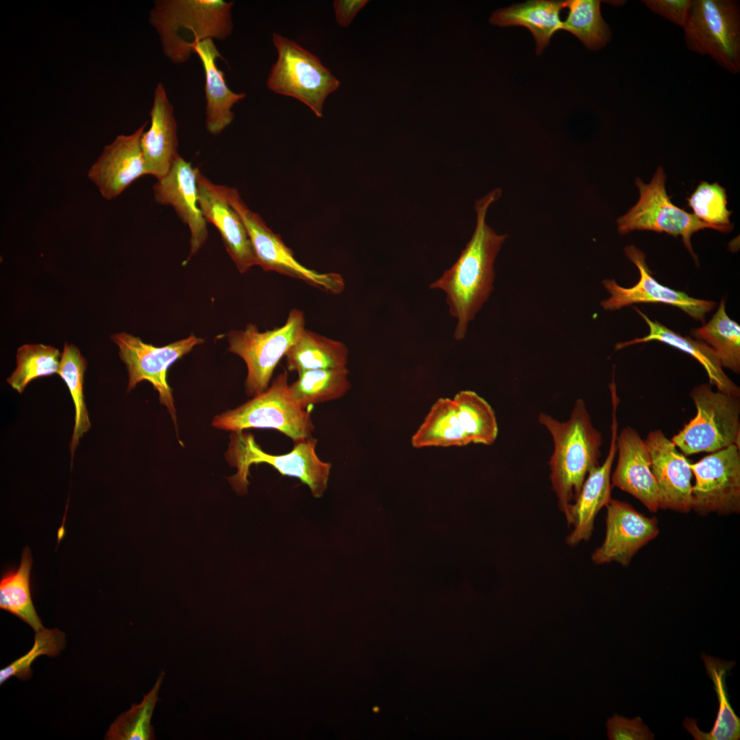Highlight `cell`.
<instances>
[{"label": "cell", "mask_w": 740, "mask_h": 740, "mask_svg": "<svg viewBox=\"0 0 740 740\" xmlns=\"http://www.w3.org/2000/svg\"><path fill=\"white\" fill-rule=\"evenodd\" d=\"M347 367L314 369L298 373L296 381L289 384L292 397L304 409L317 404L338 399L351 388Z\"/></svg>", "instance_id": "30"}, {"label": "cell", "mask_w": 740, "mask_h": 740, "mask_svg": "<svg viewBox=\"0 0 740 740\" xmlns=\"http://www.w3.org/2000/svg\"><path fill=\"white\" fill-rule=\"evenodd\" d=\"M201 60L205 75L206 125L212 135L221 134L233 121L232 108L243 99L244 92L232 91L227 85L223 72L219 69L216 60L223 59L213 40L206 39L197 43L193 49Z\"/></svg>", "instance_id": "24"}, {"label": "cell", "mask_w": 740, "mask_h": 740, "mask_svg": "<svg viewBox=\"0 0 740 740\" xmlns=\"http://www.w3.org/2000/svg\"><path fill=\"white\" fill-rule=\"evenodd\" d=\"M233 5L234 1L224 0H156L149 20L166 58L174 64H183L199 42L222 40L231 34Z\"/></svg>", "instance_id": "3"}, {"label": "cell", "mask_w": 740, "mask_h": 740, "mask_svg": "<svg viewBox=\"0 0 740 740\" xmlns=\"http://www.w3.org/2000/svg\"><path fill=\"white\" fill-rule=\"evenodd\" d=\"M501 196L494 189L475 204L474 232L452 266L430 285L445 293L449 314L456 319L454 338L465 337L472 321L493 290L494 263L507 234H499L486 223L490 206Z\"/></svg>", "instance_id": "1"}, {"label": "cell", "mask_w": 740, "mask_h": 740, "mask_svg": "<svg viewBox=\"0 0 740 740\" xmlns=\"http://www.w3.org/2000/svg\"><path fill=\"white\" fill-rule=\"evenodd\" d=\"M568 14L561 30L576 36L590 50L604 47L611 40V31L602 18L598 0L565 1Z\"/></svg>", "instance_id": "32"}, {"label": "cell", "mask_w": 740, "mask_h": 740, "mask_svg": "<svg viewBox=\"0 0 740 740\" xmlns=\"http://www.w3.org/2000/svg\"><path fill=\"white\" fill-rule=\"evenodd\" d=\"M221 186L226 199L238 213L247 231L256 265L266 271H275L302 280L331 294L338 295L344 291L345 281L341 274L319 273L301 264L281 236L273 232L261 217L246 205L236 188Z\"/></svg>", "instance_id": "11"}, {"label": "cell", "mask_w": 740, "mask_h": 740, "mask_svg": "<svg viewBox=\"0 0 740 740\" xmlns=\"http://www.w3.org/2000/svg\"><path fill=\"white\" fill-rule=\"evenodd\" d=\"M61 354L58 349L43 344H25L18 347L16 367L7 382L21 393L32 380L58 373Z\"/></svg>", "instance_id": "34"}, {"label": "cell", "mask_w": 740, "mask_h": 740, "mask_svg": "<svg viewBox=\"0 0 740 740\" xmlns=\"http://www.w3.org/2000/svg\"><path fill=\"white\" fill-rule=\"evenodd\" d=\"M272 41L278 58L268 76L267 88L297 99L321 117L326 98L338 89L340 82L317 56L295 41L277 33L273 34Z\"/></svg>", "instance_id": "7"}, {"label": "cell", "mask_w": 740, "mask_h": 740, "mask_svg": "<svg viewBox=\"0 0 740 740\" xmlns=\"http://www.w3.org/2000/svg\"><path fill=\"white\" fill-rule=\"evenodd\" d=\"M538 420L552 437L550 478L559 510L567 518L588 473L600 465L602 434L593 426L582 399L576 400L567 421H560L544 412Z\"/></svg>", "instance_id": "2"}, {"label": "cell", "mask_w": 740, "mask_h": 740, "mask_svg": "<svg viewBox=\"0 0 740 740\" xmlns=\"http://www.w3.org/2000/svg\"><path fill=\"white\" fill-rule=\"evenodd\" d=\"M645 441L658 486L659 508L689 513L692 510L691 462L661 430L650 432Z\"/></svg>", "instance_id": "17"}, {"label": "cell", "mask_w": 740, "mask_h": 740, "mask_svg": "<svg viewBox=\"0 0 740 740\" xmlns=\"http://www.w3.org/2000/svg\"><path fill=\"white\" fill-rule=\"evenodd\" d=\"M697 412L671 441L685 456L712 453L731 445L739 448V397L702 384L691 393Z\"/></svg>", "instance_id": "8"}, {"label": "cell", "mask_w": 740, "mask_h": 740, "mask_svg": "<svg viewBox=\"0 0 740 740\" xmlns=\"http://www.w3.org/2000/svg\"><path fill=\"white\" fill-rule=\"evenodd\" d=\"M617 463L611 484L639 500L650 511L659 508L657 483L652 471L648 445L638 432L627 426L617 439Z\"/></svg>", "instance_id": "22"}, {"label": "cell", "mask_w": 740, "mask_h": 740, "mask_svg": "<svg viewBox=\"0 0 740 740\" xmlns=\"http://www.w3.org/2000/svg\"><path fill=\"white\" fill-rule=\"evenodd\" d=\"M692 334L714 350L722 367L739 373L740 326L728 316L724 300L711 319Z\"/></svg>", "instance_id": "31"}, {"label": "cell", "mask_w": 740, "mask_h": 740, "mask_svg": "<svg viewBox=\"0 0 740 740\" xmlns=\"http://www.w3.org/2000/svg\"><path fill=\"white\" fill-rule=\"evenodd\" d=\"M607 736L610 740H651L654 735L641 717L628 719L614 715L606 722Z\"/></svg>", "instance_id": "38"}, {"label": "cell", "mask_w": 740, "mask_h": 740, "mask_svg": "<svg viewBox=\"0 0 740 740\" xmlns=\"http://www.w3.org/2000/svg\"><path fill=\"white\" fill-rule=\"evenodd\" d=\"M565 1L531 0L495 10L489 22L501 27L523 26L532 34L537 54L542 53L552 36L562 29L561 10Z\"/></svg>", "instance_id": "26"}, {"label": "cell", "mask_w": 740, "mask_h": 740, "mask_svg": "<svg viewBox=\"0 0 740 740\" xmlns=\"http://www.w3.org/2000/svg\"><path fill=\"white\" fill-rule=\"evenodd\" d=\"M666 175L661 166L657 168L651 182L644 183L637 177L635 184L639 191L637 204L617 220L618 232L626 234L634 230L665 232L675 237L681 236L685 247L698 262L691 246V237L705 228L718 229L702 222L693 214L674 205L665 188Z\"/></svg>", "instance_id": "12"}, {"label": "cell", "mask_w": 740, "mask_h": 740, "mask_svg": "<svg viewBox=\"0 0 740 740\" xmlns=\"http://www.w3.org/2000/svg\"><path fill=\"white\" fill-rule=\"evenodd\" d=\"M606 507L605 538L591 560L596 565L614 561L627 567L635 554L659 534L658 521L618 500L611 499Z\"/></svg>", "instance_id": "16"}, {"label": "cell", "mask_w": 740, "mask_h": 740, "mask_svg": "<svg viewBox=\"0 0 740 740\" xmlns=\"http://www.w3.org/2000/svg\"><path fill=\"white\" fill-rule=\"evenodd\" d=\"M305 328L304 313L293 308L280 327L260 332L251 323L244 330L227 334L228 351L241 357L247 366V395L256 396L267 389L278 364Z\"/></svg>", "instance_id": "10"}, {"label": "cell", "mask_w": 740, "mask_h": 740, "mask_svg": "<svg viewBox=\"0 0 740 740\" xmlns=\"http://www.w3.org/2000/svg\"><path fill=\"white\" fill-rule=\"evenodd\" d=\"M150 117L151 125L143 134L140 146L148 175L159 180L180 156L174 108L162 83L155 88Z\"/></svg>", "instance_id": "23"}, {"label": "cell", "mask_w": 740, "mask_h": 740, "mask_svg": "<svg viewBox=\"0 0 740 740\" xmlns=\"http://www.w3.org/2000/svg\"><path fill=\"white\" fill-rule=\"evenodd\" d=\"M214 428L242 432L249 428L274 429L297 443L312 436L310 412L292 397L286 370L278 375L264 392L212 420Z\"/></svg>", "instance_id": "6"}, {"label": "cell", "mask_w": 740, "mask_h": 740, "mask_svg": "<svg viewBox=\"0 0 740 740\" xmlns=\"http://www.w3.org/2000/svg\"><path fill=\"white\" fill-rule=\"evenodd\" d=\"M111 338L118 346L120 358L127 369V391H130L143 380L149 382L158 392L160 404L166 407L176 426V410L173 391L167 382V370L204 340L191 334L186 338L155 347L125 332L113 334Z\"/></svg>", "instance_id": "13"}, {"label": "cell", "mask_w": 740, "mask_h": 740, "mask_svg": "<svg viewBox=\"0 0 740 740\" xmlns=\"http://www.w3.org/2000/svg\"><path fill=\"white\" fill-rule=\"evenodd\" d=\"M66 644L65 634L58 628H43L35 632L32 648L23 656L0 670V684L11 677L27 680L32 676L31 666L39 656L55 657L60 654Z\"/></svg>", "instance_id": "37"}, {"label": "cell", "mask_w": 740, "mask_h": 740, "mask_svg": "<svg viewBox=\"0 0 740 740\" xmlns=\"http://www.w3.org/2000/svg\"><path fill=\"white\" fill-rule=\"evenodd\" d=\"M33 558L26 546L17 569L4 571L0 580V608L17 617L34 632L44 628L34 608L31 592Z\"/></svg>", "instance_id": "29"}, {"label": "cell", "mask_w": 740, "mask_h": 740, "mask_svg": "<svg viewBox=\"0 0 740 740\" xmlns=\"http://www.w3.org/2000/svg\"><path fill=\"white\" fill-rule=\"evenodd\" d=\"M147 123L131 134L117 136L89 169L88 178L106 199L116 198L138 178L148 175L140 146Z\"/></svg>", "instance_id": "19"}, {"label": "cell", "mask_w": 740, "mask_h": 740, "mask_svg": "<svg viewBox=\"0 0 740 740\" xmlns=\"http://www.w3.org/2000/svg\"><path fill=\"white\" fill-rule=\"evenodd\" d=\"M497 434V421L491 405L476 392L463 390L432 405L412 435L411 444L415 448L490 445Z\"/></svg>", "instance_id": "4"}, {"label": "cell", "mask_w": 740, "mask_h": 740, "mask_svg": "<svg viewBox=\"0 0 740 740\" xmlns=\"http://www.w3.org/2000/svg\"><path fill=\"white\" fill-rule=\"evenodd\" d=\"M198 203L207 223L219 231L226 251L238 271L246 273L256 265L247 231L238 213L230 205L219 184L211 182L198 169Z\"/></svg>", "instance_id": "20"}, {"label": "cell", "mask_w": 740, "mask_h": 740, "mask_svg": "<svg viewBox=\"0 0 740 740\" xmlns=\"http://www.w3.org/2000/svg\"><path fill=\"white\" fill-rule=\"evenodd\" d=\"M706 674L712 680L719 702L717 718L708 732L701 731L693 718L684 721V727L696 740H738L740 738V719L732 709L728 698L726 678L735 666V661H726L702 654Z\"/></svg>", "instance_id": "27"}, {"label": "cell", "mask_w": 740, "mask_h": 740, "mask_svg": "<svg viewBox=\"0 0 740 740\" xmlns=\"http://www.w3.org/2000/svg\"><path fill=\"white\" fill-rule=\"evenodd\" d=\"M317 444V440L311 436L294 443L290 452L274 455L264 452L253 434L243 431L232 432L225 456L227 462L236 469V473L228 480L234 490L245 494L249 484L250 467L266 463L282 476L298 478L308 486L313 497H321L328 488L332 464L319 458Z\"/></svg>", "instance_id": "5"}, {"label": "cell", "mask_w": 740, "mask_h": 740, "mask_svg": "<svg viewBox=\"0 0 740 740\" xmlns=\"http://www.w3.org/2000/svg\"><path fill=\"white\" fill-rule=\"evenodd\" d=\"M86 367V360L79 349L74 345L65 343L58 374L66 384L75 407V424L70 444L72 456L79 439L91 426L83 392Z\"/></svg>", "instance_id": "33"}, {"label": "cell", "mask_w": 740, "mask_h": 740, "mask_svg": "<svg viewBox=\"0 0 740 740\" xmlns=\"http://www.w3.org/2000/svg\"><path fill=\"white\" fill-rule=\"evenodd\" d=\"M695 477L692 510L701 515L740 512V452L736 445L690 465Z\"/></svg>", "instance_id": "14"}, {"label": "cell", "mask_w": 740, "mask_h": 740, "mask_svg": "<svg viewBox=\"0 0 740 740\" xmlns=\"http://www.w3.org/2000/svg\"><path fill=\"white\" fill-rule=\"evenodd\" d=\"M367 0H336L333 3L336 21L341 27L349 26Z\"/></svg>", "instance_id": "40"}, {"label": "cell", "mask_w": 740, "mask_h": 740, "mask_svg": "<svg viewBox=\"0 0 740 740\" xmlns=\"http://www.w3.org/2000/svg\"><path fill=\"white\" fill-rule=\"evenodd\" d=\"M687 200L693 214L699 220L716 227L721 232L727 233L732 230L726 190L719 184L700 182Z\"/></svg>", "instance_id": "36"}, {"label": "cell", "mask_w": 740, "mask_h": 740, "mask_svg": "<svg viewBox=\"0 0 740 740\" xmlns=\"http://www.w3.org/2000/svg\"><path fill=\"white\" fill-rule=\"evenodd\" d=\"M634 309L645 321L649 326V334L643 338L618 343L615 349L641 343L657 341L677 348L695 358L705 369L710 385H715L717 391L739 397L740 388L724 373L721 362L714 350L706 343L689 336H682L677 332L658 322L652 321L638 308Z\"/></svg>", "instance_id": "25"}, {"label": "cell", "mask_w": 740, "mask_h": 740, "mask_svg": "<svg viewBox=\"0 0 740 740\" xmlns=\"http://www.w3.org/2000/svg\"><path fill=\"white\" fill-rule=\"evenodd\" d=\"M612 408L611 438L607 456L602 465L588 473L579 495L569 507L566 518L568 526H574L565 540L571 547L591 538L597 513L612 499L611 469L617 450V404L613 403Z\"/></svg>", "instance_id": "21"}, {"label": "cell", "mask_w": 740, "mask_h": 740, "mask_svg": "<svg viewBox=\"0 0 740 740\" xmlns=\"http://www.w3.org/2000/svg\"><path fill=\"white\" fill-rule=\"evenodd\" d=\"M349 352L342 342L305 328L285 355L286 369L297 373L347 367Z\"/></svg>", "instance_id": "28"}, {"label": "cell", "mask_w": 740, "mask_h": 740, "mask_svg": "<svg viewBox=\"0 0 740 740\" xmlns=\"http://www.w3.org/2000/svg\"><path fill=\"white\" fill-rule=\"evenodd\" d=\"M691 51L709 56L732 75L740 72V8L734 0H693L683 27Z\"/></svg>", "instance_id": "9"}, {"label": "cell", "mask_w": 740, "mask_h": 740, "mask_svg": "<svg viewBox=\"0 0 740 740\" xmlns=\"http://www.w3.org/2000/svg\"><path fill=\"white\" fill-rule=\"evenodd\" d=\"M624 251L639 269V280L634 286L625 288L613 279L604 280L602 284L610 295L600 303L605 310H615L637 303H661L677 307L704 322L706 314L716 306L714 301L696 299L658 282L646 264L645 254L634 245L626 246Z\"/></svg>", "instance_id": "15"}, {"label": "cell", "mask_w": 740, "mask_h": 740, "mask_svg": "<svg viewBox=\"0 0 740 740\" xmlns=\"http://www.w3.org/2000/svg\"><path fill=\"white\" fill-rule=\"evenodd\" d=\"M643 4L651 11L671 23L683 28L687 21L691 0H644Z\"/></svg>", "instance_id": "39"}, {"label": "cell", "mask_w": 740, "mask_h": 740, "mask_svg": "<svg viewBox=\"0 0 740 740\" xmlns=\"http://www.w3.org/2000/svg\"><path fill=\"white\" fill-rule=\"evenodd\" d=\"M164 677V672L162 671L154 686L144 696L142 702L138 704H133L130 710L117 717L108 729L106 739L150 740L155 739L151 721Z\"/></svg>", "instance_id": "35"}, {"label": "cell", "mask_w": 740, "mask_h": 740, "mask_svg": "<svg viewBox=\"0 0 740 740\" xmlns=\"http://www.w3.org/2000/svg\"><path fill=\"white\" fill-rule=\"evenodd\" d=\"M198 169L179 156L168 173L157 180L153 186L156 201L172 206L178 217L189 228L190 253L185 262L199 251L208 236L207 222L198 203Z\"/></svg>", "instance_id": "18"}]
</instances>
